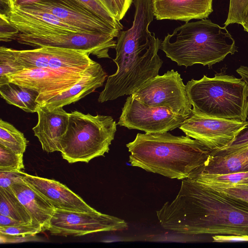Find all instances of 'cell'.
<instances>
[{
    "label": "cell",
    "instance_id": "cell-25",
    "mask_svg": "<svg viewBox=\"0 0 248 248\" xmlns=\"http://www.w3.org/2000/svg\"><path fill=\"white\" fill-rule=\"evenodd\" d=\"M89 11L101 18L120 31L123 26L115 18L98 0H74Z\"/></svg>",
    "mask_w": 248,
    "mask_h": 248
},
{
    "label": "cell",
    "instance_id": "cell-23",
    "mask_svg": "<svg viewBox=\"0 0 248 248\" xmlns=\"http://www.w3.org/2000/svg\"><path fill=\"white\" fill-rule=\"evenodd\" d=\"M0 214L27 224L32 222L29 212L11 187H0Z\"/></svg>",
    "mask_w": 248,
    "mask_h": 248
},
{
    "label": "cell",
    "instance_id": "cell-6",
    "mask_svg": "<svg viewBox=\"0 0 248 248\" xmlns=\"http://www.w3.org/2000/svg\"><path fill=\"white\" fill-rule=\"evenodd\" d=\"M117 124L110 116L71 111L67 131L60 143L63 159L69 163H88L104 156L114 139Z\"/></svg>",
    "mask_w": 248,
    "mask_h": 248
},
{
    "label": "cell",
    "instance_id": "cell-11",
    "mask_svg": "<svg viewBox=\"0 0 248 248\" xmlns=\"http://www.w3.org/2000/svg\"><path fill=\"white\" fill-rule=\"evenodd\" d=\"M9 50L24 68L83 72L95 62L87 53L55 47L42 46L20 50L9 48Z\"/></svg>",
    "mask_w": 248,
    "mask_h": 248
},
{
    "label": "cell",
    "instance_id": "cell-7",
    "mask_svg": "<svg viewBox=\"0 0 248 248\" xmlns=\"http://www.w3.org/2000/svg\"><path fill=\"white\" fill-rule=\"evenodd\" d=\"M131 95L146 105L166 108L177 114L188 117L191 113L186 85L173 69L148 80Z\"/></svg>",
    "mask_w": 248,
    "mask_h": 248
},
{
    "label": "cell",
    "instance_id": "cell-3",
    "mask_svg": "<svg viewBox=\"0 0 248 248\" xmlns=\"http://www.w3.org/2000/svg\"><path fill=\"white\" fill-rule=\"evenodd\" d=\"M133 167L171 179H184L203 164L212 150L188 136H176L168 132L138 133L126 145Z\"/></svg>",
    "mask_w": 248,
    "mask_h": 248
},
{
    "label": "cell",
    "instance_id": "cell-31",
    "mask_svg": "<svg viewBox=\"0 0 248 248\" xmlns=\"http://www.w3.org/2000/svg\"><path fill=\"white\" fill-rule=\"evenodd\" d=\"M43 232L42 227L38 224H22L13 226L0 227V232L11 234H37Z\"/></svg>",
    "mask_w": 248,
    "mask_h": 248
},
{
    "label": "cell",
    "instance_id": "cell-20",
    "mask_svg": "<svg viewBox=\"0 0 248 248\" xmlns=\"http://www.w3.org/2000/svg\"><path fill=\"white\" fill-rule=\"evenodd\" d=\"M31 217V223L40 225L43 232L47 230L54 212V207L25 182L10 187Z\"/></svg>",
    "mask_w": 248,
    "mask_h": 248
},
{
    "label": "cell",
    "instance_id": "cell-8",
    "mask_svg": "<svg viewBox=\"0 0 248 248\" xmlns=\"http://www.w3.org/2000/svg\"><path fill=\"white\" fill-rule=\"evenodd\" d=\"M113 34L102 32H77L47 35H27L19 33L15 40L32 47H55L74 50L98 58H110L108 51L115 48Z\"/></svg>",
    "mask_w": 248,
    "mask_h": 248
},
{
    "label": "cell",
    "instance_id": "cell-9",
    "mask_svg": "<svg viewBox=\"0 0 248 248\" xmlns=\"http://www.w3.org/2000/svg\"><path fill=\"white\" fill-rule=\"evenodd\" d=\"M127 228L124 220L97 211L55 209L47 231L53 235L80 236L98 232L124 230Z\"/></svg>",
    "mask_w": 248,
    "mask_h": 248
},
{
    "label": "cell",
    "instance_id": "cell-15",
    "mask_svg": "<svg viewBox=\"0 0 248 248\" xmlns=\"http://www.w3.org/2000/svg\"><path fill=\"white\" fill-rule=\"evenodd\" d=\"M9 19L20 33L27 35H47L80 31L47 12L31 5L16 7Z\"/></svg>",
    "mask_w": 248,
    "mask_h": 248
},
{
    "label": "cell",
    "instance_id": "cell-24",
    "mask_svg": "<svg viewBox=\"0 0 248 248\" xmlns=\"http://www.w3.org/2000/svg\"><path fill=\"white\" fill-rule=\"evenodd\" d=\"M28 141L23 133L10 123L0 120V144L18 154H23Z\"/></svg>",
    "mask_w": 248,
    "mask_h": 248
},
{
    "label": "cell",
    "instance_id": "cell-30",
    "mask_svg": "<svg viewBox=\"0 0 248 248\" xmlns=\"http://www.w3.org/2000/svg\"><path fill=\"white\" fill-rule=\"evenodd\" d=\"M248 202V184L235 183L208 187Z\"/></svg>",
    "mask_w": 248,
    "mask_h": 248
},
{
    "label": "cell",
    "instance_id": "cell-22",
    "mask_svg": "<svg viewBox=\"0 0 248 248\" xmlns=\"http://www.w3.org/2000/svg\"><path fill=\"white\" fill-rule=\"evenodd\" d=\"M0 96L9 104L29 113L36 112L39 93L31 88L10 82L0 85Z\"/></svg>",
    "mask_w": 248,
    "mask_h": 248
},
{
    "label": "cell",
    "instance_id": "cell-42",
    "mask_svg": "<svg viewBox=\"0 0 248 248\" xmlns=\"http://www.w3.org/2000/svg\"><path fill=\"white\" fill-rule=\"evenodd\" d=\"M242 25L244 28V31L248 32V12Z\"/></svg>",
    "mask_w": 248,
    "mask_h": 248
},
{
    "label": "cell",
    "instance_id": "cell-40",
    "mask_svg": "<svg viewBox=\"0 0 248 248\" xmlns=\"http://www.w3.org/2000/svg\"><path fill=\"white\" fill-rule=\"evenodd\" d=\"M236 72L241 76V79L243 80L246 84L247 95L248 96V67L241 66L236 69ZM247 119L248 121V114Z\"/></svg>",
    "mask_w": 248,
    "mask_h": 248
},
{
    "label": "cell",
    "instance_id": "cell-39",
    "mask_svg": "<svg viewBox=\"0 0 248 248\" xmlns=\"http://www.w3.org/2000/svg\"><path fill=\"white\" fill-rule=\"evenodd\" d=\"M24 223H25L0 214V227L13 226Z\"/></svg>",
    "mask_w": 248,
    "mask_h": 248
},
{
    "label": "cell",
    "instance_id": "cell-13",
    "mask_svg": "<svg viewBox=\"0 0 248 248\" xmlns=\"http://www.w3.org/2000/svg\"><path fill=\"white\" fill-rule=\"evenodd\" d=\"M87 70L78 72L41 68H24L8 76L2 84L10 82L35 90L39 93L36 101L42 105L74 85Z\"/></svg>",
    "mask_w": 248,
    "mask_h": 248
},
{
    "label": "cell",
    "instance_id": "cell-41",
    "mask_svg": "<svg viewBox=\"0 0 248 248\" xmlns=\"http://www.w3.org/2000/svg\"><path fill=\"white\" fill-rule=\"evenodd\" d=\"M41 0H14L15 6L20 7L31 5L38 3Z\"/></svg>",
    "mask_w": 248,
    "mask_h": 248
},
{
    "label": "cell",
    "instance_id": "cell-19",
    "mask_svg": "<svg viewBox=\"0 0 248 248\" xmlns=\"http://www.w3.org/2000/svg\"><path fill=\"white\" fill-rule=\"evenodd\" d=\"M107 77L101 65L95 62L76 83L42 105L53 109L75 103L102 86Z\"/></svg>",
    "mask_w": 248,
    "mask_h": 248
},
{
    "label": "cell",
    "instance_id": "cell-17",
    "mask_svg": "<svg viewBox=\"0 0 248 248\" xmlns=\"http://www.w3.org/2000/svg\"><path fill=\"white\" fill-rule=\"evenodd\" d=\"M36 112L38 122L32 130L43 150L47 153L60 152L61 141L69 124V113L62 107L50 109L44 105H39Z\"/></svg>",
    "mask_w": 248,
    "mask_h": 248
},
{
    "label": "cell",
    "instance_id": "cell-33",
    "mask_svg": "<svg viewBox=\"0 0 248 248\" xmlns=\"http://www.w3.org/2000/svg\"><path fill=\"white\" fill-rule=\"evenodd\" d=\"M24 174L22 171H0V187L9 189L14 184L24 183Z\"/></svg>",
    "mask_w": 248,
    "mask_h": 248
},
{
    "label": "cell",
    "instance_id": "cell-18",
    "mask_svg": "<svg viewBox=\"0 0 248 248\" xmlns=\"http://www.w3.org/2000/svg\"><path fill=\"white\" fill-rule=\"evenodd\" d=\"M212 2L213 0H152L156 19L186 22L207 18L213 11Z\"/></svg>",
    "mask_w": 248,
    "mask_h": 248
},
{
    "label": "cell",
    "instance_id": "cell-34",
    "mask_svg": "<svg viewBox=\"0 0 248 248\" xmlns=\"http://www.w3.org/2000/svg\"><path fill=\"white\" fill-rule=\"evenodd\" d=\"M37 234H11L0 232V243L13 244L37 241Z\"/></svg>",
    "mask_w": 248,
    "mask_h": 248
},
{
    "label": "cell",
    "instance_id": "cell-44",
    "mask_svg": "<svg viewBox=\"0 0 248 248\" xmlns=\"http://www.w3.org/2000/svg\"><path fill=\"white\" fill-rule=\"evenodd\" d=\"M239 183H247L248 184V178L242 181V182Z\"/></svg>",
    "mask_w": 248,
    "mask_h": 248
},
{
    "label": "cell",
    "instance_id": "cell-43",
    "mask_svg": "<svg viewBox=\"0 0 248 248\" xmlns=\"http://www.w3.org/2000/svg\"><path fill=\"white\" fill-rule=\"evenodd\" d=\"M248 170V158H247L246 162V165L245 168V171Z\"/></svg>",
    "mask_w": 248,
    "mask_h": 248
},
{
    "label": "cell",
    "instance_id": "cell-2",
    "mask_svg": "<svg viewBox=\"0 0 248 248\" xmlns=\"http://www.w3.org/2000/svg\"><path fill=\"white\" fill-rule=\"evenodd\" d=\"M132 26L120 31L117 38L116 72L108 77L98 101L103 103L124 95H131L148 80L158 75L163 64L157 52L161 41L151 32L153 20L152 0H134Z\"/></svg>",
    "mask_w": 248,
    "mask_h": 248
},
{
    "label": "cell",
    "instance_id": "cell-35",
    "mask_svg": "<svg viewBox=\"0 0 248 248\" xmlns=\"http://www.w3.org/2000/svg\"><path fill=\"white\" fill-rule=\"evenodd\" d=\"M214 242H246L248 241V235H233L215 234L213 237Z\"/></svg>",
    "mask_w": 248,
    "mask_h": 248
},
{
    "label": "cell",
    "instance_id": "cell-36",
    "mask_svg": "<svg viewBox=\"0 0 248 248\" xmlns=\"http://www.w3.org/2000/svg\"><path fill=\"white\" fill-rule=\"evenodd\" d=\"M115 18L119 20V13L115 0H98Z\"/></svg>",
    "mask_w": 248,
    "mask_h": 248
},
{
    "label": "cell",
    "instance_id": "cell-14",
    "mask_svg": "<svg viewBox=\"0 0 248 248\" xmlns=\"http://www.w3.org/2000/svg\"><path fill=\"white\" fill-rule=\"evenodd\" d=\"M31 6L52 14L80 31L108 33L116 37L120 31L74 0H41Z\"/></svg>",
    "mask_w": 248,
    "mask_h": 248
},
{
    "label": "cell",
    "instance_id": "cell-32",
    "mask_svg": "<svg viewBox=\"0 0 248 248\" xmlns=\"http://www.w3.org/2000/svg\"><path fill=\"white\" fill-rule=\"evenodd\" d=\"M20 33L18 29L11 23L8 17L0 15V40L8 42L15 40Z\"/></svg>",
    "mask_w": 248,
    "mask_h": 248
},
{
    "label": "cell",
    "instance_id": "cell-28",
    "mask_svg": "<svg viewBox=\"0 0 248 248\" xmlns=\"http://www.w3.org/2000/svg\"><path fill=\"white\" fill-rule=\"evenodd\" d=\"M248 12V0H230L225 27L232 24L242 25Z\"/></svg>",
    "mask_w": 248,
    "mask_h": 248
},
{
    "label": "cell",
    "instance_id": "cell-38",
    "mask_svg": "<svg viewBox=\"0 0 248 248\" xmlns=\"http://www.w3.org/2000/svg\"><path fill=\"white\" fill-rule=\"evenodd\" d=\"M134 0H115L118 8L120 21L124 16Z\"/></svg>",
    "mask_w": 248,
    "mask_h": 248
},
{
    "label": "cell",
    "instance_id": "cell-10",
    "mask_svg": "<svg viewBox=\"0 0 248 248\" xmlns=\"http://www.w3.org/2000/svg\"><path fill=\"white\" fill-rule=\"evenodd\" d=\"M187 117L166 108L148 106L130 95L122 108L117 124L145 133H164L179 127Z\"/></svg>",
    "mask_w": 248,
    "mask_h": 248
},
{
    "label": "cell",
    "instance_id": "cell-37",
    "mask_svg": "<svg viewBox=\"0 0 248 248\" xmlns=\"http://www.w3.org/2000/svg\"><path fill=\"white\" fill-rule=\"evenodd\" d=\"M14 7V0H0V15L9 18Z\"/></svg>",
    "mask_w": 248,
    "mask_h": 248
},
{
    "label": "cell",
    "instance_id": "cell-12",
    "mask_svg": "<svg viewBox=\"0 0 248 248\" xmlns=\"http://www.w3.org/2000/svg\"><path fill=\"white\" fill-rule=\"evenodd\" d=\"M248 124V121L211 117L191 111L179 128L186 136L216 151L231 143Z\"/></svg>",
    "mask_w": 248,
    "mask_h": 248
},
{
    "label": "cell",
    "instance_id": "cell-1",
    "mask_svg": "<svg viewBox=\"0 0 248 248\" xmlns=\"http://www.w3.org/2000/svg\"><path fill=\"white\" fill-rule=\"evenodd\" d=\"M156 215L164 229L177 233L248 235V202L188 178Z\"/></svg>",
    "mask_w": 248,
    "mask_h": 248
},
{
    "label": "cell",
    "instance_id": "cell-29",
    "mask_svg": "<svg viewBox=\"0 0 248 248\" xmlns=\"http://www.w3.org/2000/svg\"><path fill=\"white\" fill-rule=\"evenodd\" d=\"M248 146V124L237 134L229 145L220 149L212 151L213 154H227Z\"/></svg>",
    "mask_w": 248,
    "mask_h": 248
},
{
    "label": "cell",
    "instance_id": "cell-21",
    "mask_svg": "<svg viewBox=\"0 0 248 248\" xmlns=\"http://www.w3.org/2000/svg\"><path fill=\"white\" fill-rule=\"evenodd\" d=\"M247 159L238 151L227 154H212L203 164L190 174L223 175L244 171Z\"/></svg>",
    "mask_w": 248,
    "mask_h": 248
},
{
    "label": "cell",
    "instance_id": "cell-26",
    "mask_svg": "<svg viewBox=\"0 0 248 248\" xmlns=\"http://www.w3.org/2000/svg\"><path fill=\"white\" fill-rule=\"evenodd\" d=\"M23 154H18L0 144V171H20L24 169Z\"/></svg>",
    "mask_w": 248,
    "mask_h": 248
},
{
    "label": "cell",
    "instance_id": "cell-5",
    "mask_svg": "<svg viewBox=\"0 0 248 248\" xmlns=\"http://www.w3.org/2000/svg\"><path fill=\"white\" fill-rule=\"evenodd\" d=\"M191 111L204 116L246 122L248 114L247 86L241 78L216 74L192 79L186 85Z\"/></svg>",
    "mask_w": 248,
    "mask_h": 248
},
{
    "label": "cell",
    "instance_id": "cell-27",
    "mask_svg": "<svg viewBox=\"0 0 248 248\" xmlns=\"http://www.w3.org/2000/svg\"><path fill=\"white\" fill-rule=\"evenodd\" d=\"M24 68L15 60L9 48L4 46L0 47V84L4 82L8 76L20 71Z\"/></svg>",
    "mask_w": 248,
    "mask_h": 248
},
{
    "label": "cell",
    "instance_id": "cell-4",
    "mask_svg": "<svg viewBox=\"0 0 248 248\" xmlns=\"http://www.w3.org/2000/svg\"><path fill=\"white\" fill-rule=\"evenodd\" d=\"M160 49L178 66L186 67L201 64L211 68L237 51L226 27L204 19L186 22L175 29L161 41Z\"/></svg>",
    "mask_w": 248,
    "mask_h": 248
},
{
    "label": "cell",
    "instance_id": "cell-16",
    "mask_svg": "<svg viewBox=\"0 0 248 248\" xmlns=\"http://www.w3.org/2000/svg\"><path fill=\"white\" fill-rule=\"evenodd\" d=\"M23 179L55 209L84 212L97 211L65 185L57 181L25 172Z\"/></svg>",
    "mask_w": 248,
    "mask_h": 248
}]
</instances>
